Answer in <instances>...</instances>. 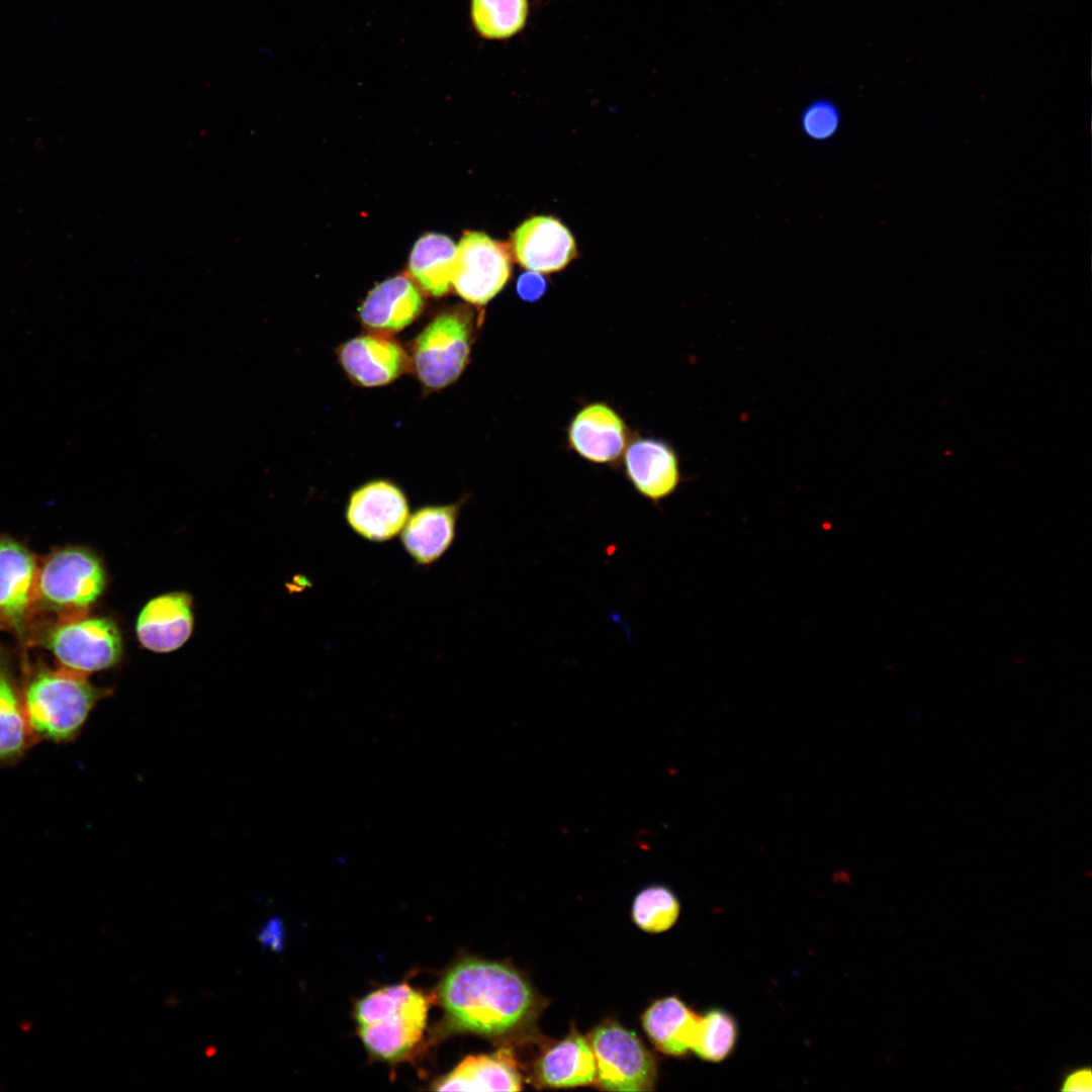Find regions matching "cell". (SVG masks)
Masks as SVG:
<instances>
[{
  "label": "cell",
  "mask_w": 1092,
  "mask_h": 1092,
  "mask_svg": "<svg viewBox=\"0 0 1092 1092\" xmlns=\"http://www.w3.org/2000/svg\"><path fill=\"white\" fill-rule=\"evenodd\" d=\"M439 996L454 1028L483 1035L516 1029L538 1006L534 990L516 970L479 959H466L451 968Z\"/></svg>",
  "instance_id": "6da1fadb"
},
{
  "label": "cell",
  "mask_w": 1092,
  "mask_h": 1092,
  "mask_svg": "<svg viewBox=\"0 0 1092 1092\" xmlns=\"http://www.w3.org/2000/svg\"><path fill=\"white\" fill-rule=\"evenodd\" d=\"M428 1011L427 997L405 983L380 988L355 1006L359 1036L376 1058L399 1060L420 1042Z\"/></svg>",
  "instance_id": "7a4b0ae2"
},
{
  "label": "cell",
  "mask_w": 1092,
  "mask_h": 1092,
  "mask_svg": "<svg viewBox=\"0 0 1092 1092\" xmlns=\"http://www.w3.org/2000/svg\"><path fill=\"white\" fill-rule=\"evenodd\" d=\"M105 695L85 674L64 667L46 668L28 681L22 702L30 730L42 738L63 742L79 734Z\"/></svg>",
  "instance_id": "3957f363"
},
{
  "label": "cell",
  "mask_w": 1092,
  "mask_h": 1092,
  "mask_svg": "<svg viewBox=\"0 0 1092 1092\" xmlns=\"http://www.w3.org/2000/svg\"><path fill=\"white\" fill-rule=\"evenodd\" d=\"M104 586L100 560L86 549L66 547L38 566L36 601L56 611H83L100 597Z\"/></svg>",
  "instance_id": "277c9868"
},
{
  "label": "cell",
  "mask_w": 1092,
  "mask_h": 1092,
  "mask_svg": "<svg viewBox=\"0 0 1092 1092\" xmlns=\"http://www.w3.org/2000/svg\"><path fill=\"white\" fill-rule=\"evenodd\" d=\"M596 1060V1082L608 1091L652 1090L656 1064L637 1035L608 1022L596 1027L588 1037Z\"/></svg>",
  "instance_id": "5b68a950"
},
{
  "label": "cell",
  "mask_w": 1092,
  "mask_h": 1092,
  "mask_svg": "<svg viewBox=\"0 0 1092 1092\" xmlns=\"http://www.w3.org/2000/svg\"><path fill=\"white\" fill-rule=\"evenodd\" d=\"M472 317L456 309L435 317L414 346V366L419 379L430 388H442L456 380L468 363Z\"/></svg>",
  "instance_id": "8992f818"
},
{
  "label": "cell",
  "mask_w": 1092,
  "mask_h": 1092,
  "mask_svg": "<svg viewBox=\"0 0 1092 1092\" xmlns=\"http://www.w3.org/2000/svg\"><path fill=\"white\" fill-rule=\"evenodd\" d=\"M43 642L62 667L85 675L114 666L122 652L116 625L102 617L64 621L47 633Z\"/></svg>",
  "instance_id": "52a82bcc"
},
{
  "label": "cell",
  "mask_w": 1092,
  "mask_h": 1092,
  "mask_svg": "<svg viewBox=\"0 0 1092 1092\" xmlns=\"http://www.w3.org/2000/svg\"><path fill=\"white\" fill-rule=\"evenodd\" d=\"M511 271L505 244L479 232H467L456 247L452 285L462 298L482 305L504 288Z\"/></svg>",
  "instance_id": "ba28073f"
},
{
  "label": "cell",
  "mask_w": 1092,
  "mask_h": 1092,
  "mask_svg": "<svg viewBox=\"0 0 1092 1092\" xmlns=\"http://www.w3.org/2000/svg\"><path fill=\"white\" fill-rule=\"evenodd\" d=\"M410 517L403 492L386 480H375L356 489L347 507L350 527L367 540L382 542L399 534Z\"/></svg>",
  "instance_id": "9c48e42d"
},
{
  "label": "cell",
  "mask_w": 1092,
  "mask_h": 1092,
  "mask_svg": "<svg viewBox=\"0 0 1092 1092\" xmlns=\"http://www.w3.org/2000/svg\"><path fill=\"white\" fill-rule=\"evenodd\" d=\"M512 249L523 267L538 273L563 269L576 253L569 230L558 219L544 215L525 220L515 231Z\"/></svg>",
  "instance_id": "30bf717a"
},
{
  "label": "cell",
  "mask_w": 1092,
  "mask_h": 1092,
  "mask_svg": "<svg viewBox=\"0 0 1092 1092\" xmlns=\"http://www.w3.org/2000/svg\"><path fill=\"white\" fill-rule=\"evenodd\" d=\"M570 447L595 463L617 461L625 452L628 429L623 419L608 404L589 403L572 419L567 432Z\"/></svg>",
  "instance_id": "8fae6325"
},
{
  "label": "cell",
  "mask_w": 1092,
  "mask_h": 1092,
  "mask_svg": "<svg viewBox=\"0 0 1092 1092\" xmlns=\"http://www.w3.org/2000/svg\"><path fill=\"white\" fill-rule=\"evenodd\" d=\"M38 565L22 544L0 538V622L21 628L36 602Z\"/></svg>",
  "instance_id": "7c38bea8"
},
{
  "label": "cell",
  "mask_w": 1092,
  "mask_h": 1092,
  "mask_svg": "<svg viewBox=\"0 0 1092 1092\" xmlns=\"http://www.w3.org/2000/svg\"><path fill=\"white\" fill-rule=\"evenodd\" d=\"M135 629L141 644L151 651L180 648L193 629L191 598L175 592L152 599L141 611Z\"/></svg>",
  "instance_id": "4fadbf2b"
},
{
  "label": "cell",
  "mask_w": 1092,
  "mask_h": 1092,
  "mask_svg": "<svg viewBox=\"0 0 1092 1092\" xmlns=\"http://www.w3.org/2000/svg\"><path fill=\"white\" fill-rule=\"evenodd\" d=\"M625 471L635 489L646 498L659 502L670 495L680 482L678 459L673 449L656 439H638L625 450Z\"/></svg>",
  "instance_id": "5bb4252c"
},
{
  "label": "cell",
  "mask_w": 1092,
  "mask_h": 1092,
  "mask_svg": "<svg viewBox=\"0 0 1092 1092\" xmlns=\"http://www.w3.org/2000/svg\"><path fill=\"white\" fill-rule=\"evenodd\" d=\"M340 361L349 376L366 387L391 382L407 365L402 348L378 335H363L345 343Z\"/></svg>",
  "instance_id": "9a60e30c"
},
{
  "label": "cell",
  "mask_w": 1092,
  "mask_h": 1092,
  "mask_svg": "<svg viewBox=\"0 0 1092 1092\" xmlns=\"http://www.w3.org/2000/svg\"><path fill=\"white\" fill-rule=\"evenodd\" d=\"M437 1091H518L522 1077L510 1050L469 1056L433 1083Z\"/></svg>",
  "instance_id": "2e32d148"
},
{
  "label": "cell",
  "mask_w": 1092,
  "mask_h": 1092,
  "mask_svg": "<svg viewBox=\"0 0 1092 1092\" xmlns=\"http://www.w3.org/2000/svg\"><path fill=\"white\" fill-rule=\"evenodd\" d=\"M423 305L418 286L408 277L398 275L377 284L366 296L359 314L371 329L396 332L410 325Z\"/></svg>",
  "instance_id": "e0dca14e"
},
{
  "label": "cell",
  "mask_w": 1092,
  "mask_h": 1092,
  "mask_svg": "<svg viewBox=\"0 0 1092 1092\" xmlns=\"http://www.w3.org/2000/svg\"><path fill=\"white\" fill-rule=\"evenodd\" d=\"M596 1060L588 1039L575 1029L549 1048L535 1064V1076L543 1086L567 1088L596 1082Z\"/></svg>",
  "instance_id": "ac0fdd59"
},
{
  "label": "cell",
  "mask_w": 1092,
  "mask_h": 1092,
  "mask_svg": "<svg viewBox=\"0 0 1092 1092\" xmlns=\"http://www.w3.org/2000/svg\"><path fill=\"white\" fill-rule=\"evenodd\" d=\"M458 505L430 506L408 517L401 530L406 552L420 564H431L451 545L458 516Z\"/></svg>",
  "instance_id": "d6986e66"
},
{
  "label": "cell",
  "mask_w": 1092,
  "mask_h": 1092,
  "mask_svg": "<svg viewBox=\"0 0 1092 1092\" xmlns=\"http://www.w3.org/2000/svg\"><path fill=\"white\" fill-rule=\"evenodd\" d=\"M699 1019L679 998L669 996L651 1004L643 1014L642 1023L660 1052L681 1056L692 1049Z\"/></svg>",
  "instance_id": "ffe728a7"
},
{
  "label": "cell",
  "mask_w": 1092,
  "mask_h": 1092,
  "mask_svg": "<svg viewBox=\"0 0 1092 1092\" xmlns=\"http://www.w3.org/2000/svg\"><path fill=\"white\" fill-rule=\"evenodd\" d=\"M456 246L447 236L426 234L415 244L408 268L414 279L427 292L441 296L453 280Z\"/></svg>",
  "instance_id": "44dd1931"
},
{
  "label": "cell",
  "mask_w": 1092,
  "mask_h": 1092,
  "mask_svg": "<svg viewBox=\"0 0 1092 1092\" xmlns=\"http://www.w3.org/2000/svg\"><path fill=\"white\" fill-rule=\"evenodd\" d=\"M530 16L529 0H470L469 18L486 40H507L522 32Z\"/></svg>",
  "instance_id": "7402d4cb"
},
{
  "label": "cell",
  "mask_w": 1092,
  "mask_h": 1092,
  "mask_svg": "<svg viewBox=\"0 0 1092 1092\" xmlns=\"http://www.w3.org/2000/svg\"><path fill=\"white\" fill-rule=\"evenodd\" d=\"M30 731L23 702L8 672L0 667V761L21 755Z\"/></svg>",
  "instance_id": "603a6c76"
},
{
  "label": "cell",
  "mask_w": 1092,
  "mask_h": 1092,
  "mask_svg": "<svg viewBox=\"0 0 1092 1092\" xmlns=\"http://www.w3.org/2000/svg\"><path fill=\"white\" fill-rule=\"evenodd\" d=\"M737 1037L735 1018L721 1008H712L700 1016L691 1051L702 1060L721 1062L733 1052Z\"/></svg>",
  "instance_id": "cb8c5ba5"
},
{
  "label": "cell",
  "mask_w": 1092,
  "mask_h": 1092,
  "mask_svg": "<svg viewBox=\"0 0 1092 1092\" xmlns=\"http://www.w3.org/2000/svg\"><path fill=\"white\" fill-rule=\"evenodd\" d=\"M679 902L665 886L653 885L640 891L634 899L632 917L643 930L652 933L669 929L679 915Z\"/></svg>",
  "instance_id": "d4e9b609"
},
{
  "label": "cell",
  "mask_w": 1092,
  "mask_h": 1092,
  "mask_svg": "<svg viewBox=\"0 0 1092 1092\" xmlns=\"http://www.w3.org/2000/svg\"><path fill=\"white\" fill-rule=\"evenodd\" d=\"M799 123L807 139L826 142L838 132L841 126V111L830 98L819 97L803 108Z\"/></svg>",
  "instance_id": "484cf974"
},
{
  "label": "cell",
  "mask_w": 1092,
  "mask_h": 1092,
  "mask_svg": "<svg viewBox=\"0 0 1092 1092\" xmlns=\"http://www.w3.org/2000/svg\"><path fill=\"white\" fill-rule=\"evenodd\" d=\"M547 283L538 272L529 271L522 274L517 281V293L521 299L535 301L546 291Z\"/></svg>",
  "instance_id": "4316f807"
},
{
  "label": "cell",
  "mask_w": 1092,
  "mask_h": 1092,
  "mask_svg": "<svg viewBox=\"0 0 1092 1092\" xmlns=\"http://www.w3.org/2000/svg\"><path fill=\"white\" fill-rule=\"evenodd\" d=\"M261 946L279 952L283 948L284 932L282 921L278 917L270 918L258 933Z\"/></svg>",
  "instance_id": "83f0119b"
},
{
  "label": "cell",
  "mask_w": 1092,
  "mask_h": 1092,
  "mask_svg": "<svg viewBox=\"0 0 1092 1092\" xmlns=\"http://www.w3.org/2000/svg\"><path fill=\"white\" fill-rule=\"evenodd\" d=\"M1062 1091L1091 1092L1092 1073L1090 1067H1079L1068 1072L1061 1083Z\"/></svg>",
  "instance_id": "f1b7e54d"
},
{
  "label": "cell",
  "mask_w": 1092,
  "mask_h": 1092,
  "mask_svg": "<svg viewBox=\"0 0 1092 1092\" xmlns=\"http://www.w3.org/2000/svg\"><path fill=\"white\" fill-rule=\"evenodd\" d=\"M205 1052L208 1057H211L214 1054L215 1049L213 1046H209Z\"/></svg>",
  "instance_id": "f546056e"
}]
</instances>
